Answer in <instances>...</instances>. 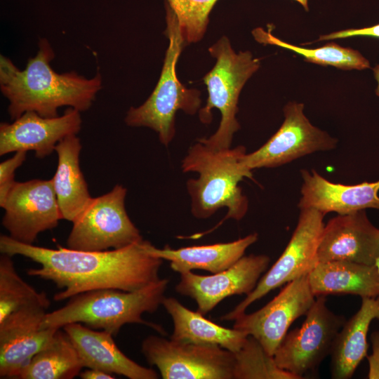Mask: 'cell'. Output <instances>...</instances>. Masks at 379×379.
<instances>
[{"label": "cell", "instance_id": "cell-2", "mask_svg": "<svg viewBox=\"0 0 379 379\" xmlns=\"http://www.w3.org/2000/svg\"><path fill=\"white\" fill-rule=\"evenodd\" d=\"M54 57L46 39L40 40L36 55L29 59L24 69L1 55L0 89L8 100V112L12 120L29 111L55 117L63 106L81 112L91 107L102 88L100 72L90 79L75 72L58 74L50 65Z\"/></svg>", "mask_w": 379, "mask_h": 379}, {"label": "cell", "instance_id": "cell-28", "mask_svg": "<svg viewBox=\"0 0 379 379\" xmlns=\"http://www.w3.org/2000/svg\"><path fill=\"white\" fill-rule=\"evenodd\" d=\"M233 379H298L280 368L253 336L248 335L241 348L234 352Z\"/></svg>", "mask_w": 379, "mask_h": 379}, {"label": "cell", "instance_id": "cell-16", "mask_svg": "<svg viewBox=\"0 0 379 379\" xmlns=\"http://www.w3.org/2000/svg\"><path fill=\"white\" fill-rule=\"evenodd\" d=\"M48 308L33 306L10 314L0 321V378H17L60 328L41 327Z\"/></svg>", "mask_w": 379, "mask_h": 379}, {"label": "cell", "instance_id": "cell-1", "mask_svg": "<svg viewBox=\"0 0 379 379\" xmlns=\"http://www.w3.org/2000/svg\"><path fill=\"white\" fill-rule=\"evenodd\" d=\"M146 241L126 247L101 251H84L58 246L56 249L27 244L1 234L0 251L19 255L40 265L27 273L54 283L62 289L54 299L61 301L81 293L115 288L140 289L159 279L163 260L149 254Z\"/></svg>", "mask_w": 379, "mask_h": 379}, {"label": "cell", "instance_id": "cell-7", "mask_svg": "<svg viewBox=\"0 0 379 379\" xmlns=\"http://www.w3.org/2000/svg\"><path fill=\"white\" fill-rule=\"evenodd\" d=\"M127 189L116 185L109 192L92 198L72 222L67 247L84 251L119 249L143 240L125 208Z\"/></svg>", "mask_w": 379, "mask_h": 379}, {"label": "cell", "instance_id": "cell-32", "mask_svg": "<svg viewBox=\"0 0 379 379\" xmlns=\"http://www.w3.org/2000/svg\"><path fill=\"white\" fill-rule=\"evenodd\" d=\"M372 353L367 357L368 361V379H379V331L371 333Z\"/></svg>", "mask_w": 379, "mask_h": 379}, {"label": "cell", "instance_id": "cell-9", "mask_svg": "<svg viewBox=\"0 0 379 379\" xmlns=\"http://www.w3.org/2000/svg\"><path fill=\"white\" fill-rule=\"evenodd\" d=\"M324 215L314 208L300 210L295 229L279 259L259 279L255 288L233 310L220 317L222 321H234L245 313L248 306L271 291L307 275L313 270L318 264L317 251Z\"/></svg>", "mask_w": 379, "mask_h": 379}, {"label": "cell", "instance_id": "cell-35", "mask_svg": "<svg viewBox=\"0 0 379 379\" xmlns=\"http://www.w3.org/2000/svg\"><path fill=\"white\" fill-rule=\"evenodd\" d=\"M295 1L298 2L305 8V11L309 10L308 0H295Z\"/></svg>", "mask_w": 379, "mask_h": 379}, {"label": "cell", "instance_id": "cell-3", "mask_svg": "<svg viewBox=\"0 0 379 379\" xmlns=\"http://www.w3.org/2000/svg\"><path fill=\"white\" fill-rule=\"evenodd\" d=\"M246 153V147L242 145L213 149L197 141L190 147L181 167L184 173L199 174L197 179H189L186 183L194 217L206 219L226 208L227 215L220 225L225 220H240L245 216L248 201L239 183L244 178L253 179L252 171L240 165V159Z\"/></svg>", "mask_w": 379, "mask_h": 379}, {"label": "cell", "instance_id": "cell-30", "mask_svg": "<svg viewBox=\"0 0 379 379\" xmlns=\"http://www.w3.org/2000/svg\"><path fill=\"white\" fill-rule=\"evenodd\" d=\"M26 151L15 152L11 158L4 160L0 164V206L3 205L5 199L15 182V173L26 159Z\"/></svg>", "mask_w": 379, "mask_h": 379}, {"label": "cell", "instance_id": "cell-26", "mask_svg": "<svg viewBox=\"0 0 379 379\" xmlns=\"http://www.w3.org/2000/svg\"><path fill=\"white\" fill-rule=\"evenodd\" d=\"M252 34L255 40L261 44H272L293 51L302 55L305 60L321 65H331L343 69L362 70L370 67L369 61L358 51L345 48L335 43L314 49L305 48L285 42L269 31L258 27Z\"/></svg>", "mask_w": 379, "mask_h": 379}, {"label": "cell", "instance_id": "cell-24", "mask_svg": "<svg viewBox=\"0 0 379 379\" xmlns=\"http://www.w3.org/2000/svg\"><path fill=\"white\" fill-rule=\"evenodd\" d=\"M162 305L173 320L171 340L215 345L236 352L241 348L248 335L244 331L227 328L213 323L200 312L189 310L174 298L165 297Z\"/></svg>", "mask_w": 379, "mask_h": 379}, {"label": "cell", "instance_id": "cell-5", "mask_svg": "<svg viewBox=\"0 0 379 379\" xmlns=\"http://www.w3.org/2000/svg\"><path fill=\"white\" fill-rule=\"evenodd\" d=\"M166 35L169 44L166 52L158 83L147 100L139 107H131L125 122L129 126L147 127L158 133L160 142L168 146L174 138L175 116L178 110L190 115L200 109V92L186 88L176 74V64L182 51L185 39L178 18L166 3Z\"/></svg>", "mask_w": 379, "mask_h": 379}, {"label": "cell", "instance_id": "cell-20", "mask_svg": "<svg viewBox=\"0 0 379 379\" xmlns=\"http://www.w3.org/2000/svg\"><path fill=\"white\" fill-rule=\"evenodd\" d=\"M258 239V234L252 233L231 242L178 249L171 248L168 246L158 248L146 241L145 248L152 255L170 261L171 268L180 274L193 270H202L214 274L234 264Z\"/></svg>", "mask_w": 379, "mask_h": 379}, {"label": "cell", "instance_id": "cell-14", "mask_svg": "<svg viewBox=\"0 0 379 379\" xmlns=\"http://www.w3.org/2000/svg\"><path fill=\"white\" fill-rule=\"evenodd\" d=\"M270 262L266 255L252 254L241 257L229 268L211 275H199L192 271L182 273L175 290L194 300L197 312L205 315L226 298L249 294Z\"/></svg>", "mask_w": 379, "mask_h": 379}, {"label": "cell", "instance_id": "cell-31", "mask_svg": "<svg viewBox=\"0 0 379 379\" xmlns=\"http://www.w3.org/2000/svg\"><path fill=\"white\" fill-rule=\"evenodd\" d=\"M352 36H371L379 38V24L364 28L350 29L321 35L317 41L343 39Z\"/></svg>", "mask_w": 379, "mask_h": 379}, {"label": "cell", "instance_id": "cell-10", "mask_svg": "<svg viewBox=\"0 0 379 379\" xmlns=\"http://www.w3.org/2000/svg\"><path fill=\"white\" fill-rule=\"evenodd\" d=\"M142 352L164 379H233L234 352L218 345L152 335L142 341Z\"/></svg>", "mask_w": 379, "mask_h": 379}, {"label": "cell", "instance_id": "cell-11", "mask_svg": "<svg viewBox=\"0 0 379 379\" xmlns=\"http://www.w3.org/2000/svg\"><path fill=\"white\" fill-rule=\"evenodd\" d=\"M284 121L279 130L257 150L244 154L240 165L244 169L275 168L314 153L328 151L337 140L313 126L304 114V105L290 102L284 109Z\"/></svg>", "mask_w": 379, "mask_h": 379}, {"label": "cell", "instance_id": "cell-12", "mask_svg": "<svg viewBox=\"0 0 379 379\" xmlns=\"http://www.w3.org/2000/svg\"><path fill=\"white\" fill-rule=\"evenodd\" d=\"M1 207L5 211L2 225L8 236L27 244L62 219L51 179L15 182Z\"/></svg>", "mask_w": 379, "mask_h": 379}, {"label": "cell", "instance_id": "cell-36", "mask_svg": "<svg viewBox=\"0 0 379 379\" xmlns=\"http://www.w3.org/2000/svg\"><path fill=\"white\" fill-rule=\"evenodd\" d=\"M375 265L376 266V267H377V269H378V270L379 272V256H378V259L376 260Z\"/></svg>", "mask_w": 379, "mask_h": 379}, {"label": "cell", "instance_id": "cell-6", "mask_svg": "<svg viewBox=\"0 0 379 379\" xmlns=\"http://www.w3.org/2000/svg\"><path fill=\"white\" fill-rule=\"evenodd\" d=\"M216 59L213 69L204 77L208 98L205 107L199 110L200 121L210 124L211 110L218 109L221 120L216 132L197 141L213 149L230 148L234 134L240 128L236 118L238 100L247 80L258 69L260 60L249 51L236 53L227 37L222 36L208 48Z\"/></svg>", "mask_w": 379, "mask_h": 379}, {"label": "cell", "instance_id": "cell-29", "mask_svg": "<svg viewBox=\"0 0 379 379\" xmlns=\"http://www.w3.org/2000/svg\"><path fill=\"white\" fill-rule=\"evenodd\" d=\"M175 13L185 42L195 43L204 36L208 16L218 0H166Z\"/></svg>", "mask_w": 379, "mask_h": 379}, {"label": "cell", "instance_id": "cell-18", "mask_svg": "<svg viewBox=\"0 0 379 379\" xmlns=\"http://www.w3.org/2000/svg\"><path fill=\"white\" fill-rule=\"evenodd\" d=\"M302 184L298 206L314 208L324 215H345L366 208L379 210V180L357 185L332 182L315 170L301 171Z\"/></svg>", "mask_w": 379, "mask_h": 379}, {"label": "cell", "instance_id": "cell-25", "mask_svg": "<svg viewBox=\"0 0 379 379\" xmlns=\"http://www.w3.org/2000/svg\"><path fill=\"white\" fill-rule=\"evenodd\" d=\"M84 368L66 332L58 328L50 342L20 371L21 379H70Z\"/></svg>", "mask_w": 379, "mask_h": 379}, {"label": "cell", "instance_id": "cell-33", "mask_svg": "<svg viewBox=\"0 0 379 379\" xmlns=\"http://www.w3.org/2000/svg\"><path fill=\"white\" fill-rule=\"evenodd\" d=\"M79 376L82 379H114L113 374L95 368H88L81 371Z\"/></svg>", "mask_w": 379, "mask_h": 379}, {"label": "cell", "instance_id": "cell-34", "mask_svg": "<svg viewBox=\"0 0 379 379\" xmlns=\"http://www.w3.org/2000/svg\"><path fill=\"white\" fill-rule=\"evenodd\" d=\"M374 77L377 81V87L375 89V94L379 96V65H375L373 69Z\"/></svg>", "mask_w": 379, "mask_h": 379}, {"label": "cell", "instance_id": "cell-8", "mask_svg": "<svg viewBox=\"0 0 379 379\" xmlns=\"http://www.w3.org/2000/svg\"><path fill=\"white\" fill-rule=\"evenodd\" d=\"M346 320L331 311L319 296L305 314L301 326L288 332L273 357L277 365L298 379L314 375L331 353L334 340Z\"/></svg>", "mask_w": 379, "mask_h": 379}, {"label": "cell", "instance_id": "cell-13", "mask_svg": "<svg viewBox=\"0 0 379 379\" xmlns=\"http://www.w3.org/2000/svg\"><path fill=\"white\" fill-rule=\"evenodd\" d=\"M314 301L307 275L301 277L286 284L262 308L236 318L233 328L255 338L273 356L293 322L305 315Z\"/></svg>", "mask_w": 379, "mask_h": 379}, {"label": "cell", "instance_id": "cell-19", "mask_svg": "<svg viewBox=\"0 0 379 379\" xmlns=\"http://www.w3.org/2000/svg\"><path fill=\"white\" fill-rule=\"evenodd\" d=\"M62 328L75 347L83 367L130 379L159 378L154 369L144 367L126 357L117 346L110 333L98 331L81 323H70Z\"/></svg>", "mask_w": 379, "mask_h": 379}, {"label": "cell", "instance_id": "cell-15", "mask_svg": "<svg viewBox=\"0 0 379 379\" xmlns=\"http://www.w3.org/2000/svg\"><path fill=\"white\" fill-rule=\"evenodd\" d=\"M81 112L67 108L61 116L44 117L35 112L22 114L12 123L0 124V155L34 151L37 158L49 156L56 145L81 128Z\"/></svg>", "mask_w": 379, "mask_h": 379}, {"label": "cell", "instance_id": "cell-22", "mask_svg": "<svg viewBox=\"0 0 379 379\" xmlns=\"http://www.w3.org/2000/svg\"><path fill=\"white\" fill-rule=\"evenodd\" d=\"M81 148L77 135L65 137L55 148L58 166L51 180L62 219L72 222L84 211L93 198L80 168Z\"/></svg>", "mask_w": 379, "mask_h": 379}, {"label": "cell", "instance_id": "cell-4", "mask_svg": "<svg viewBox=\"0 0 379 379\" xmlns=\"http://www.w3.org/2000/svg\"><path fill=\"white\" fill-rule=\"evenodd\" d=\"M168 283V279H159L133 291L102 288L79 293L65 306L46 313L41 327L58 328L81 323L116 335L125 324L135 323L164 333L161 326L144 321L142 314L153 313L162 305Z\"/></svg>", "mask_w": 379, "mask_h": 379}, {"label": "cell", "instance_id": "cell-21", "mask_svg": "<svg viewBox=\"0 0 379 379\" xmlns=\"http://www.w3.org/2000/svg\"><path fill=\"white\" fill-rule=\"evenodd\" d=\"M315 297L352 294L363 298L379 296V272L375 265L347 260L318 263L307 274Z\"/></svg>", "mask_w": 379, "mask_h": 379}, {"label": "cell", "instance_id": "cell-23", "mask_svg": "<svg viewBox=\"0 0 379 379\" xmlns=\"http://www.w3.org/2000/svg\"><path fill=\"white\" fill-rule=\"evenodd\" d=\"M379 320V296L361 298L359 310L338 333L330 353L331 373L334 379H349L366 356L371 323Z\"/></svg>", "mask_w": 379, "mask_h": 379}, {"label": "cell", "instance_id": "cell-27", "mask_svg": "<svg viewBox=\"0 0 379 379\" xmlns=\"http://www.w3.org/2000/svg\"><path fill=\"white\" fill-rule=\"evenodd\" d=\"M51 302L44 292H38L18 274L11 256L0 258V321L19 310L43 306Z\"/></svg>", "mask_w": 379, "mask_h": 379}, {"label": "cell", "instance_id": "cell-17", "mask_svg": "<svg viewBox=\"0 0 379 379\" xmlns=\"http://www.w3.org/2000/svg\"><path fill=\"white\" fill-rule=\"evenodd\" d=\"M379 256V229L365 210L338 215L324 225L317 251L318 263L347 260L375 265Z\"/></svg>", "mask_w": 379, "mask_h": 379}]
</instances>
